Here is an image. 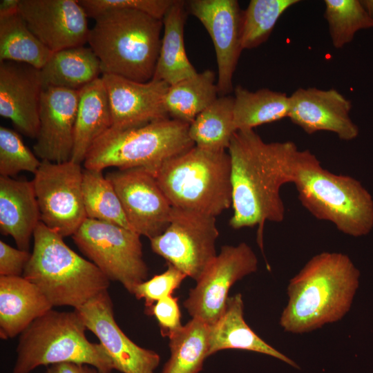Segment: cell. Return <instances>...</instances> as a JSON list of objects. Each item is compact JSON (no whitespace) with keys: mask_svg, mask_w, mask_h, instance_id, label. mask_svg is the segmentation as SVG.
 Here are the masks:
<instances>
[{"mask_svg":"<svg viewBox=\"0 0 373 373\" xmlns=\"http://www.w3.org/2000/svg\"><path fill=\"white\" fill-rule=\"evenodd\" d=\"M227 349L249 350L267 354L298 367L291 359L260 338L246 323L241 294L229 297L221 316L209 325L208 356Z\"/></svg>","mask_w":373,"mask_h":373,"instance_id":"603a6c76","label":"cell"},{"mask_svg":"<svg viewBox=\"0 0 373 373\" xmlns=\"http://www.w3.org/2000/svg\"><path fill=\"white\" fill-rule=\"evenodd\" d=\"M187 277L183 272L167 263V269L139 284L133 294L137 299H144L146 309L157 301L169 296L179 287Z\"/></svg>","mask_w":373,"mask_h":373,"instance_id":"8d00e7d4","label":"cell"},{"mask_svg":"<svg viewBox=\"0 0 373 373\" xmlns=\"http://www.w3.org/2000/svg\"><path fill=\"white\" fill-rule=\"evenodd\" d=\"M102 78L110 103L111 127L126 128L170 118L164 106L169 87L165 82H139L111 74H102Z\"/></svg>","mask_w":373,"mask_h":373,"instance_id":"d6986e66","label":"cell"},{"mask_svg":"<svg viewBox=\"0 0 373 373\" xmlns=\"http://www.w3.org/2000/svg\"><path fill=\"white\" fill-rule=\"evenodd\" d=\"M52 54L19 12L0 17V62L24 63L41 69Z\"/></svg>","mask_w":373,"mask_h":373,"instance_id":"f546056e","label":"cell"},{"mask_svg":"<svg viewBox=\"0 0 373 373\" xmlns=\"http://www.w3.org/2000/svg\"><path fill=\"white\" fill-rule=\"evenodd\" d=\"M186 10L185 1L173 0L162 20L164 33L153 79L165 82L169 86L198 73L184 48Z\"/></svg>","mask_w":373,"mask_h":373,"instance_id":"d4e9b609","label":"cell"},{"mask_svg":"<svg viewBox=\"0 0 373 373\" xmlns=\"http://www.w3.org/2000/svg\"><path fill=\"white\" fill-rule=\"evenodd\" d=\"M32 182L41 222L63 238L72 236L87 218L80 164L41 161Z\"/></svg>","mask_w":373,"mask_h":373,"instance_id":"8fae6325","label":"cell"},{"mask_svg":"<svg viewBox=\"0 0 373 373\" xmlns=\"http://www.w3.org/2000/svg\"><path fill=\"white\" fill-rule=\"evenodd\" d=\"M140 235L122 226L86 218L72 236L79 249L109 279L131 294L146 280Z\"/></svg>","mask_w":373,"mask_h":373,"instance_id":"9c48e42d","label":"cell"},{"mask_svg":"<svg viewBox=\"0 0 373 373\" xmlns=\"http://www.w3.org/2000/svg\"><path fill=\"white\" fill-rule=\"evenodd\" d=\"M79 90L49 86L44 88L39 107V128L35 154L41 161L71 160Z\"/></svg>","mask_w":373,"mask_h":373,"instance_id":"e0dca14e","label":"cell"},{"mask_svg":"<svg viewBox=\"0 0 373 373\" xmlns=\"http://www.w3.org/2000/svg\"><path fill=\"white\" fill-rule=\"evenodd\" d=\"M218 94L215 73L207 69L169 86L164 106L170 118L190 124Z\"/></svg>","mask_w":373,"mask_h":373,"instance_id":"4316f807","label":"cell"},{"mask_svg":"<svg viewBox=\"0 0 373 373\" xmlns=\"http://www.w3.org/2000/svg\"><path fill=\"white\" fill-rule=\"evenodd\" d=\"M90 373H99L95 368L90 369Z\"/></svg>","mask_w":373,"mask_h":373,"instance_id":"7bdbcfd3","label":"cell"},{"mask_svg":"<svg viewBox=\"0 0 373 373\" xmlns=\"http://www.w3.org/2000/svg\"><path fill=\"white\" fill-rule=\"evenodd\" d=\"M31 254L0 240V276H22Z\"/></svg>","mask_w":373,"mask_h":373,"instance_id":"f35d334b","label":"cell"},{"mask_svg":"<svg viewBox=\"0 0 373 373\" xmlns=\"http://www.w3.org/2000/svg\"><path fill=\"white\" fill-rule=\"evenodd\" d=\"M41 162L17 131L1 126L0 176L12 178L21 171L35 174Z\"/></svg>","mask_w":373,"mask_h":373,"instance_id":"e575fe53","label":"cell"},{"mask_svg":"<svg viewBox=\"0 0 373 373\" xmlns=\"http://www.w3.org/2000/svg\"><path fill=\"white\" fill-rule=\"evenodd\" d=\"M95 21L87 43L100 61L102 74L139 82L151 80L160 49L162 20L138 10L116 9Z\"/></svg>","mask_w":373,"mask_h":373,"instance_id":"277c9868","label":"cell"},{"mask_svg":"<svg viewBox=\"0 0 373 373\" xmlns=\"http://www.w3.org/2000/svg\"><path fill=\"white\" fill-rule=\"evenodd\" d=\"M234 124L237 131L288 117L289 98L286 93L262 88L249 90L241 86L234 89Z\"/></svg>","mask_w":373,"mask_h":373,"instance_id":"83f0119b","label":"cell"},{"mask_svg":"<svg viewBox=\"0 0 373 373\" xmlns=\"http://www.w3.org/2000/svg\"><path fill=\"white\" fill-rule=\"evenodd\" d=\"M63 238L39 222L23 276L41 291L52 307L77 309L108 290L110 280L94 263L71 249Z\"/></svg>","mask_w":373,"mask_h":373,"instance_id":"5b68a950","label":"cell"},{"mask_svg":"<svg viewBox=\"0 0 373 373\" xmlns=\"http://www.w3.org/2000/svg\"><path fill=\"white\" fill-rule=\"evenodd\" d=\"M20 0H1L0 17L11 16L19 12Z\"/></svg>","mask_w":373,"mask_h":373,"instance_id":"60d3db41","label":"cell"},{"mask_svg":"<svg viewBox=\"0 0 373 373\" xmlns=\"http://www.w3.org/2000/svg\"><path fill=\"white\" fill-rule=\"evenodd\" d=\"M81 316L51 309L20 334L12 373H30L41 365L71 362L92 365L99 373H111L113 361L100 343L90 342Z\"/></svg>","mask_w":373,"mask_h":373,"instance_id":"52a82bcc","label":"cell"},{"mask_svg":"<svg viewBox=\"0 0 373 373\" xmlns=\"http://www.w3.org/2000/svg\"><path fill=\"white\" fill-rule=\"evenodd\" d=\"M88 17L95 19L111 10L130 9L162 20L173 0H78Z\"/></svg>","mask_w":373,"mask_h":373,"instance_id":"d590c367","label":"cell"},{"mask_svg":"<svg viewBox=\"0 0 373 373\" xmlns=\"http://www.w3.org/2000/svg\"><path fill=\"white\" fill-rule=\"evenodd\" d=\"M298 150L291 141L267 143L253 129L237 131L228 148L233 209L229 225L234 229L257 226L262 251L265 222L284 220L280 189L292 183Z\"/></svg>","mask_w":373,"mask_h":373,"instance_id":"6da1fadb","label":"cell"},{"mask_svg":"<svg viewBox=\"0 0 373 373\" xmlns=\"http://www.w3.org/2000/svg\"><path fill=\"white\" fill-rule=\"evenodd\" d=\"M258 263L256 254L245 242L222 246L183 303L189 315L213 324L225 308L231 286L256 271Z\"/></svg>","mask_w":373,"mask_h":373,"instance_id":"7c38bea8","label":"cell"},{"mask_svg":"<svg viewBox=\"0 0 373 373\" xmlns=\"http://www.w3.org/2000/svg\"><path fill=\"white\" fill-rule=\"evenodd\" d=\"M360 1L368 15L373 20V0H362Z\"/></svg>","mask_w":373,"mask_h":373,"instance_id":"b9f144b4","label":"cell"},{"mask_svg":"<svg viewBox=\"0 0 373 373\" xmlns=\"http://www.w3.org/2000/svg\"><path fill=\"white\" fill-rule=\"evenodd\" d=\"M40 220L32 181L0 176V229L10 236L18 249L28 251Z\"/></svg>","mask_w":373,"mask_h":373,"instance_id":"44dd1931","label":"cell"},{"mask_svg":"<svg viewBox=\"0 0 373 373\" xmlns=\"http://www.w3.org/2000/svg\"><path fill=\"white\" fill-rule=\"evenodd\" d=\"M40 71L44 88L80 90L102 75L99 59L90 47L84 46L52 52Z\"/></svg>","mask_w":373,"mask_h":373,"instance_id":"484cf974","label":"cell"},{"mask_svg":"<svg viewBox=\"0 0 373 373\" xmlns=\"http://www.w3.org/2000/svg\"><path fill=\"white\" fill-rule=\"evenodd\" d=\"M186 6L212 39L218 65V93L227 95L233 90V75L242 50V10L236 0H190L186 1Z\"/></svg>","mask_w":373,"mask_h":373,"instance_id":"5bb4252c","label":"cell"},{"mask_svg":"<svg viewBox=\"0 0 373 373\" xmlns=\"http://www.w3.org/2000/svg\"><path fill=\"white\" fill-rule=\"evenodd\" d=\"M43 90L40 69L24 63L0 62V115L30 138L39 132Z\"/></svg>","mask_w":373,"mask_h":373,"instance_id":"ffe728a7","label":"cell"},{"mask_svg":"<svg viewBox=\"0 0 373 373\" xmlns=\"http://www.w3.org/2000/svg\"><path fill=\"white\" fill-rule=\"evenodd\" d=\"M292 183L301 204L316 219L332 222L350 236L369 233L373 228V199L355 178L324 169L309 150H298Z\"/></svg>","mask_w":373,"mask_h":373,"instance_id":"3957f363","label":"cell"},{"mask_svg":"<svg viewBox=\"0 0 373 373\" xmlns=\"http://www.w3.org/2000/svg\"><path fill=\"white\" fill-rule=\"evenodd\" d=\"M234 97H218L189 124V136L195 146L213 151L228 149L237 131L234 124Z\"/></svg>","mask_w":373,"mask_h":373,"instance_id":"f1b7e54d","label":"cell"},{"mask_svg":"<svg viewBox=\"0 0 373 373\" xmlns=\"http://www.w3.org/2000/svg\"><path fill=\"white\" fill-rule=\"evenodd\" d=\"M216 217L173 207L165 231L150 240L151 249L195 281L217 256Z\"/></svg>","mask_w":373,"mask_h":373,"instance_id":"30bf717a","label":"cell"},{"mask_svg":"<svg viewBox=\"0 0 373 373\" xmlns=\"http://www.w3.org/2000/svg\"><path fill=\"white\" fill-rule=\"evenodd\" d=\"M112 126L109 99L102 77L79 90L71 161L84 162L95 142Z\"/></svg>","mask_w":373,"mask_h":373,"instance_id":"cb8c5ba5","label":"cell"},{"mask_svg":"<svg viewBox=\"0 0 373 373\" xmlns=\"http://www.w3.org/2000/svg\"><path fill=\"white\" fill-rule=\"evenodd\" d=\"M41 291L22 276H0V337L20 334L35 319L52 309Z\"/></svg>","mask_w":373,"mask_h":373,"instance_id":"7402d4cb","label":"cell"},{"mask_svg":"<svg viewBox=\"0 0 373 373\" xmlns=\"http://www.w3.org/2000/svg\"><path fill=\"white\" fill-rule=\"evenodd\" d=\"M87 329L99 339L111 357L114 370L122 373H154L160 357L132 341L117 324L108 290L75 309Z\"/></svg>","mask_w":373,"mask_h":373,"instance_id":"9a60e30c","label":"cell"},{"mask_svg":"<svg viewBox=\"0 0 373 373\" xmlns=\"http://www.w3.org/2000/svg\"><path fill=\"white\" fill-rule=\"evenodd\" d=\"M189 127L171 118L126 128L111 127L90 149L84 168L102 171L108 167L144 168L153 174L163 162L195 146Z\"/></svg>","mask_w":373,"mask_h":373,"instance_id":"ba28073f","label":"cell"},{"mask_svg":"<svg viewBox=\"0 0 373 373\" xmlns=\"http://www.w3.org/2000/svg\"><path fill=\"white\" fill-rule=\"evenodd\" d=\"M289 98L288 117L307 134L329 131L345 141L358 136V128L350 116L352 103L338 90L299 88Z\"/></svg>","mask_w":373,"mask_h":373,"instance_id":"ac0fdd59","label":"cell"},{"mask_svg":"<svg viewBox=\"0 0 373 373\" xmlns=\"http://www.w3.org/2000/svg\"><path fill=\"white\" fill-rule=\"evenodd\" d=\"M147 312L157 319L164 337H169L183 326L181 323V313L176 297L169 296L163 298L147 309Z\"/></svg>","mask_w":373,"mask_h":373,"instance_id":"74e56055","label":"cell"},{"mask_svg":"<svg viewBox=\"0 0 373 373\" xmlns=\"http://www.w3.org/2000/svg\"><path fill=\"white\" fill-rule=\"evenodd\" d=\"M324 17L334 48L350 43L361 30L373 28V20L358 0H325Z\"/></svg>","mask_w":373,"mask_h":373,"instance_id":"836d02e7","label":"cell"},{"mask_svg":"<svg viewBox=\"0 0 373 373\" xmlns=\"http://www.w3.org/2000/svg\"><path fill=\"white\" fill-rule=\"evenodd\" d=\"M82 191L87 218L131 229L113 186L102 171L83 170Z\"/></svg>","mask_w":373,"mask_h":373,"instance_id":"1f68e13d","label":"cell"},{"mask_svg":"<svg viewBox=\"0 0 373 373\" xmlns=\"http://www.w3.org/2000/svg\"><path fill=\"white\" fill-rule=\"evenodd\" d=\"M173 207L216 217L231 207V160L226 151L194 146L154 172Z\"/></svg>","mask_w":373,"mask_h":373,"instance_id":"8992f818","label":"cell"},{"mask_svg":"<svg viewBox=\"0 0 373 373\" xmlns=\"http://www.w3.org/2000/svg\"><path fill=\"white\" fill-rule=\"evenodd\" d=\"M44 373H90V368L84 365L63 362L48 365Z\"/></svg>","mask_w":373,"mask_h":373,"instance_id":"ab89813d","label":"cell"},{"mask_svg":"<svg viewBox=\"0 0 373 373\" xmlns=\"http://www.w3.org/2000/svg\"><path fill=\"white\" fill-rule=\"evenodd\" d=\"M19 13L52 52L88 42V17L78 0H20Z\"/></svg>","mask_w":373,"mask_h":373,"instance_id":"2e32d148","label":"cell"},{"mask_svg":"<svg viewBox=\"0 0 373 373\" xmlns=\"http://www.w3.org/2000/svg\"><path fill=\"white\" fill-rule=\"evenodd\" d=\"M298 0H251L242 10L241 45L253 49L269 37L280 16Z\"/></svg>","mask_w":373,"mask_h":373,"instance_id":"d6a6232c","label":"cell"},{"mask_svg":"<svg viewBox=\"0 0 373 373\" xmlns=\"http://www.w3.org/2000/svg\"><path fill=\"white\" fill-rule=\"evenodd\" d=\"M209 325L192 318L171 335V356L162 373H199L208 356Z\"/></svg>","mask_w":373,"mask_h":373,"instance_id":"4dcf8cb0","label":"cell"},{"mask_svg":"<svg viewBox=\"0 0 373 373\" xmlns=\"http://www.w3.org/2000/svg\"><path fill=\"white\" fill-rule=\"evenodd\" d=\"M359 276L346 254L325 251L315 255L289 280L280 327L301 334L341 320L351 307Z\"/></svg>","mask_w":373,"mask_h":373,"instance_id":"7a4b0ae2","label":"cell"},{"mask_svg":"<svg viewBox=\"0 0 373 373\" xmlns=\"http://www.w3.org/2000/svg\"><path fill=\"white\" fill-rule=\"evenodd\" d=\"M106 177L113 186L133 231L149 240L165 231L173 207L151 172L144 168L118 169Z\"/></svg>","mask_w":373,"mask_h":373,"instance_id":"4fadbf2b","label":"cell"}]
</instances>
